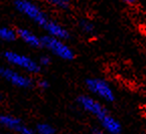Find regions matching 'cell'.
<instances>
[{"mask_svg":"<svg viewBox=\"0 0 146 134\" xmlns=\"http://www.w3.org/2000/svg\"><path fill=\"white\" fill-rule=\"evenodd\" d=\"M44 1L60 9H68L70 6V2H68L67 0H44Z\"/></svg>","mask_w":146,"mask_h":134,"instance_id":"cell-14","label":"cell"},{"mask_svg":"<svg viewBox=\"0 0 146 134\" xmlns=\"http://www.w3.org/2000/svg\"><path fill=\"white\" fill-rule=\"evenodd\" d=\"M36 132L39 134H54L56 129L48 123H39L36 125Z\"/></svg>","mask_w":146,"mask_h":134,"instance_id":"cell-13","label":"cell"},{"mask_svg":"<svg viewBox=\"0 0 146 134\" xmlns=\"http://www.w3.org/2000/svg\"><path fill=\"white\" fill-rule=\"evenodd\" d=\"M17 33V36L19 39H21L24 43H26L27 46H31L33 48H42V43H41V37L33 33L31 31L27 29V28L20 27L16 29Z\"/></svg>","mask_w":146,"mask_h":134,"instance_id":"cell-8","label":"cell"},{"mask_svg":"<svg viewBox=\"0 0 146 134\" xmlns=\"http://www.w3.org/2000/svg\"><path fill=\"white\" fill-rule=\"evenodd\" d=\"M0 78L4 79L6 82L10 83L12 86L20 89H29L33 86V81L27 75L20 74L11 68L0 66Z\"/></svg>","mask_w":146,"mask_h":134,"instance_id":"cell-5","label":"cell"},{"mask_svg":"<svg viewBox=\"0 0 146 134\" xmlns=\"http://www.w3.org/2000/svg\"><path fill=\"white\" fill-rule=\"evenodd\" d=\"M3 58L8 64L14 66V67L19 68V69L23 70L27 73L32 74V75L39 74L41 69H42L38 64V62L35 61L33 58L26 56V54H19V52L6 50V52H3Z\"/></svg>","mask_w":146,"mask_h":134,"instance_id":"cell-2","label":"cell"},{"mask_svg":"<svg viewBox=\"0 0 146 134\" xmlns=\"http://www.w3.org/2000/svg\"><path fill=\"white\" fill-rule=\"evenodd\" d=\"M13 4L18 12L29 18L40 27H43L50 20V17L45 11H43L36 3L31 0H14Z\"/></svg>","mask_w":146,"mask_h":134,"instance_id":"cell-1","label":"cell"},{"mask_svg":"<svg viewBox=\"0 0 146 134\" xmlns=\"http://www.w3.org/2000/svg\"><path fill=\"white\" fill-rule=\"evenodd\" d=\"M77 102L80 105V107L84 109L86 112L94 115L95 117L99 119L101 116H103L105 113H107V109L100 103L98 100L91 97L88 95H81L77 98Z\"/></svg>","mask_w":146,"mask_h":134,"instance_id":"cell-6","label":"cell"},{"mask_svg":"<svg viewBox=\"0 0 146 134\" xmlns=\"http://www.w3.org/2000/svg\"><path fill=\"white\" fill-rule=\"evenodd\" d=\"M0 124L17 133H19L24 125L19 118L12 116V115H0Z\"/></svg>","mask_w":146,"mask_h":134,"instance_id":"cell-10","label":"cell"},{"mask_svg":"<svg viewBox=\"0 0 146 134\" xmlns=\"http://www.w3.org/2000/svg\"><path fill=\"white\" fill-rule=\"evenodd\" d=\"M92 134H104L103 130L99 129V128H94L92 131Z\"/></svg>","mask_w":146,"mask_h":134,"instance_id":"cell-18","label":"cell"},{"mask_svg":"<svg viewBox=\"0 0 146 134\" xmlns=\"http://www.w3.org/2000/svg\"><path fill=\"white\" fill-rule=\"evenodd\" d=\"M41 43L42 48H46L54 56H56L64 61H73L76 56L75 52L70 48V46H68L66 41L62 39L46 34L41 36Z\"/></svg>","mask_w":146,"mask_h":134,"instance_id":"cell-3","label":"cell"},{"mask_svg":"<svg viewBox=\"0 0 146 134\" xmlns=\"http://www.w3.org/2000/svg\"><path fill=\"white\" fill-rule=\"evenodd\" d=\"M122 2H124L126 5H130V6H132V5H135L136 3H137L138 0H121Z\"/></svg>","mask_w":146,"mask_h":134,"instance_id":"cell-17","label":"cell"},{"mask_svg":"<svg viewBox=\"0 0 146 134\" xmlns=\"http://www.w3.org/2000/svg\"><path fill=\"white\" fill-rule=\"evenodd\" d=\"M18 38L16 29L9 26H0V39L6 42H12Z\"/></svg>","mask_w":146,"mask_h":134,"instance_id":"cell-11","label":"cell"},{"mask_svg":"<svg viewBox=\"0 0 146 134\" xmlns=\"http://www.w3.org/2000/svg\"><path fill=\"white\" fill-rule=\"evenodd\" d=\"M50 63H52V58H50V56H46V54H44V56H41L40 58H39V60H38V64L40 65L41 68L50 66Z\"/></svg>","mask_w":146,"mask_h":134,"instance_id":"cell-15","label":"cell"},{"mask_svg":"<svg viewBox=\"0 0 146 134\" xmlns=\"http://www.w3.org/2000/svg\"><path fill=\"white\" fill-rule=\"evenodd\" d=\"M36 85L41 90H46V89L50 88V83H48L47 80H45V79H40V80H38L36 82Z\"/></svg>","mask_w":146,"mask_h":134,"instance_id":"cell-16","label":"cell"},{"mask_svg":"<svg viewBox=\"0 0 146 134\" xmlns=\"http://www.w3.org/2000/svg\"><path fill=\"white\" fill-rule=\"evenodd\" d=\"M79 28L82 31L83 33L87 35H92L95 33V31H96V27H95V24L93 23L91 20L86 19V18H82L81 20H79Z\"/></svg>","mask_w":146,"mask_h":134,"instance_id":"cell-12","label":"cell"},{"mask_svg":"<svg viewBox=\"0 0 146 134\" xmlns=\"http://www.w3.org/2000/svg\"><path fill=\"white\" fill-rule=\"evenodd\" d=\"M0 101H1V97H0Z\"/></svg>","mask_w":146,"mask_h":134,"instance_id":"cell-19","label":"cell"},{"mask_svg":"<svg viewBox=\"0 0 146 134\" xmlns=\"http://www.w3.org/2000/svg\"><path fill=\"white\" fill-rule=\"evenodd\" d=\"M42 28L46 31L47 35L62 39V40L66 41L71 37L70 31H68L67 28L62 26L60 23H58V21H54V20L50 19Z\"/></svg>","mask_w":146,"mask_h":134,"instance_id":"cell-7","label":"cell"},{"mask_svg":"<svg viewBox=\"0 0 146 134\" xmlns=\"http://www.w3.org/2000/svg\"><path fill=\"white\" fill-rule=\"evenodd\" d=\"M86 87L93 95L103 101L113 103L116 100L114 90L106 80L101 78H89L86 80Z\"/></svg>","mask_w":146,"mask_h":134,"instance_id":"cell-4","label":"cell"},{"mask_svg":"<svg viewBox=\"0 0 146 134\" xmlns=\"http://www.w3.org/2000/svg\"><path fill=\"white\" fill-rule=\"evenodd\" d=\"M98 120L100 121L101 126L104 128V130L107 131L109 134H121V132H122L121 123L108 112L100 117Z\"/></svg>","mask_w":146,"mask_h":134,"instance_id":"cell-9","label":"cell"}]
</instances>
